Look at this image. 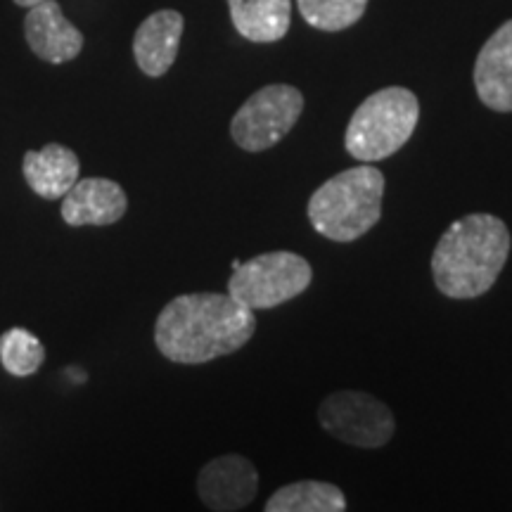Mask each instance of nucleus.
Masks as SVG:
<instances>
[{
    "label": "nucleus",
    "mask_w": 512,
    "mask_h": 512,
    "mask_svg": "<svg viewBox=\"0 0 512 512\" xmlns=\"http://www.w3.org/2000/svg\"><path fill=\"white\" fill-rule=\"evenodd\" d=\"M230 19L252 43L283 41L292 24V0H228Z\"/></svg>",
    "instance_id": "obj_14"
},
{
    "label": "nucleus",
    "mask_w": 512,
    "mask_h": 512,
    "mask_svg": "<svg viewBox=\"0 0 512 512\" xmlns=\"http://www.w3.org/2000/svg\"><path fill=\"white\" fill-rule=\"evenodd\" d=\"M304 112V95L290 83L256 91L230 121V136L245 152H264L292 131Z\"/></svg>",
    "instance_id": "obj_6"
},
{
    "label": "nucleus",
    "mask_w": 512,
    "mask_h": 512,
    "mask_svg": "<svg viewBox=\"0 0 512 512\" xmlns=\"http://www.w3.org/2000/svg\"><path fill=\"white\" fill-rule=\"evenodd\" d=\"M347 510V496L342 489L328 482H304L285 484L268 498L266 512H342Z\"/></svg>",
    "instance_id": "obj_15"
},
{
    "label": "nucleus",
    "mask_w": 512,
    "mask_h": 512,
    "mask_svg": "<svg viewBox=\"0 0 512 512\" xmlns=\"http://www.w3.org/2000/svg\"><path fill=\"white\" fill-rule=\"evenodd\" d=\"M259 491V472L245 456L209 460L197 475V494L209 510L233 512L247 508Z\"/></svg>",
    "instance_id": "obj_8"
},
{
    "label": "nucleus",
    "mask_w": 512,
    "mask_h": 512,
    "mask_svg": "<svg viewBox=\"0 0 512 512\" xmlns=\"http://www.w3.org/2000/svg\"><path fill=\"white\" fill-rule=\"evenodd\" d=\"M309 27L318 31H344L366 15L368 0H297Z\"/></svg>",
    "instance_id": "obj_17"
},
{
    "label": "nucleus",
    "mask_w": 512,
    "mask_h": 512,
    "mask_svg": "<svg viewBox=\"0 0 512 512\" xmlns=\"http://www.w3.org/2000/svg\"><path fill=\"white\" fill-rule=\"evenodd\" d=\"M311 264L294 252H266L249 261H233L228 294L249 311L275 309L309 290Z\"/></svg>",
    "instance_id": "obj_5"
},
{
    "label": "nucleus",
    "mask_w": 512,
    "mask_h": 512,
    "mask_svg": "<svg viewBox=\"0 0 512 512\" xmlns=\"http://www.w3.org/2000/svg\"><path fill=\"white\" fill-rule=\"evenodd\" d=\"M24 181L41 200L55 202L67 195L69 188L79 181L81 162L74 150L60 143H48L41 150L24 152L22 159Z\"/></svg>",
    "instance_id": "obj_13"
},
{
    "label": "nucleus",
    "mask_w": 512,
    "mask_h": 512,
    "mask_svg": "<svg viewBox=\"0 0 512 512\" xmlns=\"http://www.w3.org/2000/svg\"><path fill=\"white\" fill-rule=\"evenodd\" d=\"M475 91L494 112H512V19L501 24L479 50Z\"/></svg>",
    "instance_id": "obj_11"
},
{
    "label": "nucleus",
    "mask_w": 512,
    "mask_h": 512,
    "mask_svg": "<svg viewBox=\"0 0 512 512\" xmlns=\"http://www.w3.org/2000/svg\"><path fill=\"white\" fill-rule=\"evenodd\" d=\"M128 209L126 190L110 178H79L62 197V221L72 228L112 226Z\"/></svg>",
    "instance_id": "obj_10"
},
{
    "label": "nucleus",
    "mask_w": 512,
    "mask_h": 512,
    "mask_svg": "<svg viewBox=\"0 0 512 512\" xmlns=\"http://www.w3.org/2000/svg\"><path fill=\"white\" fill-rule=\"evenodd\" d=\"M185 29L178 10H157L145 19L133 36V57L138 69L150 79H159L174 67Z\"/></svg>",
    "instance_id": "obj_12"
},
{
    "label": "nucleus",
    "mask_w": 512,
    "mask_h": 512,
    "mask_svg": "<svg viewBox=\"0 0 512 512\" xmlns=\"http://www.w3.org/2000/svg\"><path fill=\"white\" fill-rule=\"evenodd\" d=\"M24 38L31 53L48 64H67L83 50V34L64 17L57 0H43L29 8L24 17Z\"/></svg>",
    "instance_id": "obj_9"
},
{
    "label": "nucleus",
    "mask_w": 512,
    "mask_h": 512,
    "mask_svg": "<svg viewBox=\"0 0 512 512\" xmlns=\"http://www.w3.org/2000/svg\"><path fill=\"white\" fill-rule=\"evenodd\" d=\"M12 3L15 5H19V8H34V5H38V3H43V0H12Z\"/></svg>",
    "instance_id": "obj_18"
},
{
    "label": "nucleus",
    "mask_w": 512,
    "mask_h": 512,
    "mask_svg": "<svg viewBox=\"0 0 512 512\" xmlns=\"http://www.w3.org/2000/svg\"><path fill=\"white\" fill-rule=\"evenodd\" d=\"M256 330L254 311L230 294L192 292L171 299L157 316L155 344L166 361L202 366L235 354Z\"/></svg>",
    "instance_id": "obj_1"
},
{
    "label": "nucleus",
    "mask_w": 512,
    "mask_h": 512,
    "mask_svg": "<svg viewBox=\"0 0 512 512\" xmlns=\"http://www.w3.org/2000/svg\"><path fill=\"white\" fill-rule=\"evenodd\" d=\"M318 420L325 432L358 448H380L396 432L394 413L380 399L356 389L330 394L320 403Z\"/></svg>",
    "instance_id": "obj_7"
},
{
    "label": "nucleus",
    "mask_w": 512,
    "mask_h": 512,
    "mask_svg": "<svg viewBox=\"0 0 512 512\" xmlns=\"http://www.w3.org/2000/svg\"><path fill=\"white\" fill-rule=\"evenodd\" d=\"M510 254V230L498 216L467 214L444 230L432 254V278L448 299L482 297Z\"/></svg>",
    "instance_id": "obj_2"
},
{
    "label": "nucleus",
    "mask_w": 512,
    "mask_h": 512,
    "mask_svg": "<svg viewBox=\"0 0 512 512\" xmlns=\"http://www.w3.org/2000/svg\"><path fill=\"white\" fill-rule=\"evenodd\" d=\"M384 174L370 164L332 176L313 192L306 214L316 233L332 242H354L380 221Z\"/></svg>",
    "instance_id": "obj_3"
},
{
    "label": "nucleus",
    "mask_w": 512,
    "mask_h": 512,
    "mask_svg": "<svg viewBox=\"0 0 512 512\" xmlns=\"http://www.w3.org/2000/svg\"><path fill=\"white\" fill-rule=\"evenodd\" d=\"M418 121V95L403 86L382 88L368 95L351 114L344 145L358 162H382L411 140Z\"/></svg>",
    "instance_id": "obj_4"
},
{
    "label": "nucleus",
    "mask_w": 512,
    "mask_h": 512,
    "mask_svg": "<svg viewBox=\"0 0 512 512\" xmlns=\"http://www.w3.org/2000/svg\"><path fill=\"white\" fill-rule=\"evenodd\" d=\"M46 363V347L27 328H10L0 335V366L12 377H29Z\"/></svg>",
    "instance_id": "obj_16"
}]
</instances>
